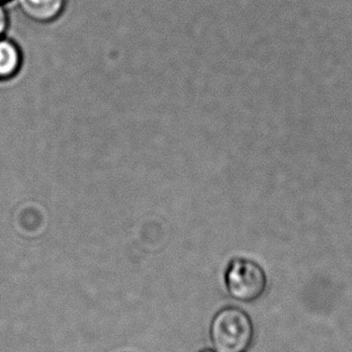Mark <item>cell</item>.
<instances>
[{"label": "cell", "mask_w": 352, "mask_h": 352, "mask_svg": "<svg viewBox=\"0 0 352 352\" xmlns=\"http://www.w3.org/2000/svg\"><path fill=\"white\" fill-rule=\"evenodd\" d=\"M254 334V323L239 308L222 309L211 321V344L216 352H245Z\"/></svg>", "instance_id": "1"}, {"label": "cell", "mask_w": 352, "mask_h": 352, "mask_svg": "<svg viewBox=\"0 0 352 352\" xmlns=\"http://www.w3.org/2000/svg\"><path fill=\"white\" fill-rule=\"evenodd\" d=\"M267 283L262 267L250 259H233L226 270L227 292L241 303H251L261 298L267 289Z\"/></svg>", "instance_id": "2"}, {"label": "cell", "mask_w": 352, "mask_h": 352, "mask_svg": "<svg viewBox=\"0 0 352 352\" xmlns=\"http://www.w3.org/2000/svg\"><path fill=\"white\" fill-rule=\"evenodd\" d=\"M21 11L30 20L51 22L63 11L65 0H17Z\"/></svg>", "instance_id": "3"}, {"label": "cell", "mask_w": 352, "mask_h": 352, "mask_svg": "<svg viewBox=\"0 0 352 352\" xmlns=\"http://www.w3.org/2000/svg\"><path fill=\"white\" fill-rule=\"evenodd\" d=\"M21 60L19 47L9 40H0V78H12L20 69Z\"/></svg>", "instance_id": "4"}, {"label": "cell", "mask_w": 352, "mask_h": 352, "mask_svg": "<svg viewBox=\"0 0 352 352\" xmlns=\"http://www.w3.org/2000/svg\"><path fill=\"white\" fill-rule=\"evenodd\" d=\"M6 25H8V20H6V14L4 9L0 6V36L4 34L6 30Z\"/></svg>", "instance_id": "5"}, {"label": "cell", "mask_w": 352, "mask_h": 352, "mask_svg": "<svg viewBox=\"0 0 352 352\" xmlns=\"http://www.w3.org/2000/svg\"><path fill=\"white\" fill-rule=\"evenodd\" d=\"M203 352H212V351H203Z\"/></svg>", "instance_id": "6"}, {"label": "cell", "mask_w": 352, "mask_h": 352, "mask_svg": "<svg viewBox=\"0 0 352 352\" xmlns=\"http://www.w3.org/2000/svg\"><path fill=\"white\" fill-rule=\"evenodd\" d=\"M0 1H3V0H0Z\"/></svg>", "instance_id": "7"}]
</instances>
